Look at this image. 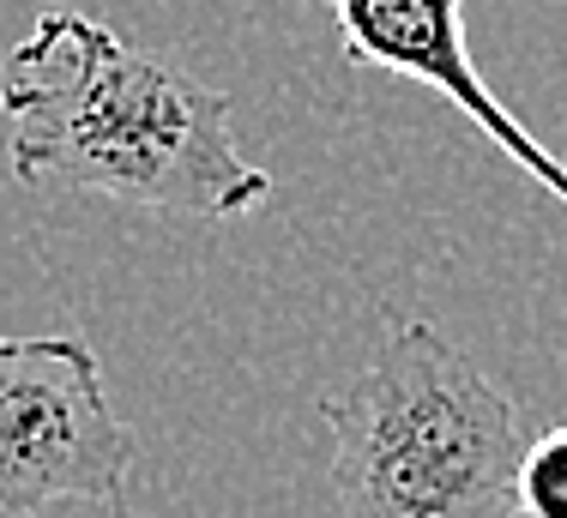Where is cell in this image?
<instances>
[{"instance_id":"3957f363","label":"cell","mask_w":567,"mask_h":518,"mask_svg":"<svg viewBox=\"0 0 567 518\" xmlns=\"http://www.w3.org/2000/svg\"><path fill=\"white\" fill-rule=\"evenodd\" d=\"M133 434L79 338H0V512L121 507Z\"/></svg>"},{"instance_id":"8992f818","label":"cell","mask_w":567,"mask_h":518,"mask_svg":"<svg viewBox=\"0 0 567 518\" xmlns=\"http://www.w3.org/2000/svg\"><path fill=\"white\" fill-rule=\"evenodd\" d=\"M79 518H127V507H79Z\"/></svg>"},{"instance_id":"277c9868","label":"cell","mask_w":567,"mask_h":518,"mask_svg":"<svg viewBox=\"0 0 567 518\" xmlns=\"http://www.w3.org/2000/svg\"><path fill=\"white\" fill-rule=\"evenodd\" d=\"M327 7L357 66H381V73L416 79L435 97H447L458 115L489 133L495 152H507L537 187H549L567 206V163L519 127V115L483 85L477 61H471L465 0H327Z\"/></svg>"},{"instance_id":"5b68a950","label":"cell","mask_w":567,"mask_h":518,"mask_svg":"<svg viewBox=\"0 0 567 518\" xmlns=\"http://www.w3.org/2000/svg\"><path fill=\"white\" fill-rule=\"evenodd\" d=\"M519 512L567 518V428L532 434V446L519 458Z\"/></svg>"},{"instance_id":"6da1fadb","label":"cell","mask_w":567,"mask_h":518,"mask_svg":"<svg viewBox=\"0 0 567 518\" xmlns=\"http://www.w3.org/2000/svg\"><path fill=\"white\" fill-rule=\"evenodd\" d=\"M0 108L12 175L43 194H110L187 217H241L272 199L224 91L85 12L55 7L31 24L0 61Z\"/></svg>"},{"instance_id":"7a4b0ae2","label":"cell","mask_w":567,"mask_h":518,"mask_svg":"<svg viewBox=\"0 0 567 518\" xmlns=\"http://www.w3.org/2000/svg\"><path fill=\"white\" fill-rule=\"evenodd\" d=\"M320 416L332 428V518H525V411L435 325H393Z\"/></svg>"}]
</instances>
